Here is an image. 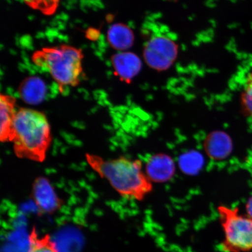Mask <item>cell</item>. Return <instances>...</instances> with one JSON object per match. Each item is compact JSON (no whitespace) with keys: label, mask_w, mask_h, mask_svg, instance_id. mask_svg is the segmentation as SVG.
Masks as SVG:
<instances>
[{"label":"cell","mask_w":252,"mask_h":252,"mask_svg":"<svg viewBox=\"0 0 252 252\" xmlns=\"http://www.w3.org/2000/svg\"><path fill=\"white\" fill-rule=\"evenodd\" d=\"M86 158L91 168L126 199L143 201L153 190V182L140 159L124 156L105 159L91 154H87Z\"/></svg>","instance_id":"cell-1"},{"label":"cell","mask_w":252,"mask_h":252,"mask_svg":"<svg viewBox=\"0 0 252 252\" xmlns=\"http://www.w3.org/2000/svg\"><path fill=\"white\" fill-rule=\"evenodd\" d=\"M52 142L51 127L45 113L30 108L17 110L11 140L16 156L43 162Z\"/></svg>","instance_id":"cell-2"},{"label":"cell","mask_w":252,"mask_h":252,"mask_svg":"<svg viewBox=\"0 0 252 252\" xmlns=\"http://www.w3.org/2000/svg\"><path fill=\"white\" fill-rule=\"evenodd\" d=\"M83 58L80 49L67 45L43 47L32 56L37 67L51 75L61 93L66 88L80 84L83 75Z\"/></svg>","instance_id":"cell-3"},{"label":"cell","mask_w":252,"mask_h":252,"mask_svg":"<svg viewBox=\"0 0 252 252\" xmlns=\"http://www.w3.org/2000/svg\"><path fill=\"white\" fill-rule=\"evenodd\" d=\"M223 239L225 252H249L252 251V219L240 212L238 208L220 206L217 209Z\"/></svg>","instance_id":"cell-4"},{"label":"cell","mask_w":252,"mask_h":252,"mask_svg":"<svg viewBox=\"0 0 252 252\" xmlns=\"http://www.w3.org/2000/svg\"><path fill=\"white\" fill-rule=\"evenodd\" d=\"M178 55V44L171 37L162 34L151 36L144 47L145 62L157 71L168 70L176 61Z\"/></svg>","instance_id":"cell-5"},{"label":"cell","mask_w":252,"mask_h":252,"mask_svg":"<svg viewBox=\"0 0 252 252\" xmlns=\"http://www.w3.org/2000/svg\"><path fill=\"white\" fill-rule=\"evenodd\" d=\"M40 214L52 215L62 209L64 201L57 194L48 179L40 176L34 179L31 194Z\"/></svg>","instance_id":"cell-6"},{"label":"cell","mask_w":252,"mask_h":252,"mask_svg":"<svg viewBox=\"0 0 252 252\" xmlns=\"http://www.w3.org/2000/svg\"><path fill=\"white\" fill-rule=\"evenodd\" d=\"M145 171L153 183H163L172 178L175 166L171 157L166 154H158L148 159Z\"/></svg>","instance_id":"cell-7"},{"label":"cell","mask_w":252,"mask_h":252,"mask_svg":"<svg viewBox=\"0 0 252 252\" xmlns=\"http://www.w3.org/2000/svg\"><path fill=\"white\" fill-rule=\"evenodd\" d=\"M112 63L116 76L125 82H130L142 68L139 57L128 52H120L113 56Z\"/></svg>","instance_id":"cell-8"},{"label":"cell","mask_w":252,"mask_h":252,"mask_svg":"<svg viewBox=\"0 0 252 252\" xmlns=\"http://www.w3.org/2000/svg\"><path fill=\"white\" fill-rule=\"evenodd\" d=\"M17 100L15 97L7 94L0 95V140L2 143L11 142L13 124L16 113Z\"/></svg>","instance_id":"cell-9"},{"label":"cell","mask_w":252,"mask_h":252,"mask_svg":"<svg viewBox=\"0 0 252 252\" xmlns=\"http://www.w3.org/2000/svg\"><path fill=\"white\" fill-rule=\"evenodd\" d=\"M232 147L228 135L221 131L213 132L205 140V151L214 160L226 158L231 153Z\"/></svg>","instance_id":"cell-10"},{"label":"cell","mask_w":252,"mask_h":252,"mask_svg":"<svg viewBox=\"0 0 252 252\" xmlns=\"http://www.w3.org/2000/svg\"><path fill=\"white\" fill-rule=\"evenodd\" d=\"M19 94L24 102L30 105H37L45 98L46 87L40 78L31 77L25 79L19 87Z\"/></svg>","instance_id":"cell-11"},{"label":"cell","mask_w":252,"mask_h":252,"mask_svg":"<svg viewBox=\"0 0 252 252\" xmlns=\"http://www.w3.org/2000/svg\"><path fill=\"white\" fill-rule=\"evenodd\" d=\"M108 40L113 48L125 51L134 42V35L130 28L124 24H116L109 28Z\"/></svg>","instance_id":"cell-12"},{"label":"cell","mask_w":252,"mask_h":252,"mask_svg":"<svg viewBox=\"0 0 252 252\" xmlns=\"http://www.w3.org/2000/svg\"><path fill=\"white\" fill-rule=\"evenodd\" d=\"M28 252H59L58 247L49 234L41 236L35 228L32 229L28 236Z\"/></svg>","instance_id":"cell-13"},{"label":"cell","mask_w":252,"mask_h":252,"mask_svg":"<svg viewBox=\"0 0 252 252\" xmlns=\"http://www.w3.org/2000/svg\"><path fill=\"white\" fill-rule=\"evenodd\" d=\"M61 0H24L30 8L47 15H52L58 9Z\"/></svg>","instance_id":"cell-14"},{"label":"cell","mask_w":252,"mask_h":252,"mask_svg":"<svg viewBox=\"0 0 252 252\" xmlns=\"http://www.w3.org/2000/svg\"><path fill=\"white\" fill-rule=\"evenodd\" d=\"M241 104L243 112L252 118V73L248 75L241 96Z\"/></svg>","instance_id":"cell-15"},{"label":"cell","mask_w":252,"mask_h":252,"mask_svg":"<svg viewBox=\"0 0 252 252\" xmlns=\"http://www.w3.org/2000/svg\"><path fill=\"white\" fill-rule=\"evenodd\" d=\"M246 214L252 219V196L249 198L247 204H246Z\"/></svg>","instance_id":"cell-16"}]
</instances>
